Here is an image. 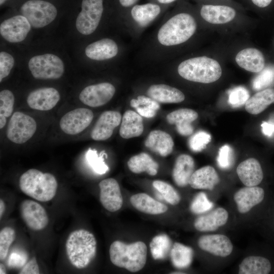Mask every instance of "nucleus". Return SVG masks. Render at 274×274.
Wrapping results in <instances>:
<instances>
[{"instance_id":"1","label":"nucleus","mask_w":274,"mask_h":274,"mask_svg":"<svg viewBox=\"0 0 274 274\" xmlns=\"http://www.w3.org/2000/svg\"><path fill=\"white\" fill-rule=\"evenodd\" d=\"M67 257L70 263L78 269L86 267L95 258L96 241L90 231L80 229L69 234L65 244Z\"/></svg>"},{"instance_id":"2","label":"nucleus","mask_w":274,"mask_h":274,"mask_svg":"<svg viewBox=\"0 0 274 274\" xmlns=\"http://www.w3.org/2000/svg\"><path fill=\"white\" fill-rule=\"evenodd\" d=\"M19 187L24 194L40 201L51 200L55 195L58 184L51 174L37 169H29L21 175Z\"/></svg>"},{"instance_id":"3","label":"nucleus","mask_w":274,"mask_h":274,"mask_svg":"<svg viewBox=\"0 0 274 274\" xmlns=\"http://www.w3.org/2000/svg\"><path fill=\"white\" fill-rule=\"evenodd\" d=\"M197 27L194 18L189 14L181 13L167 20L159 29L157 41L164 46H173L188 41Z\"/></svg>"},{"instance_id":"4","label":"nucleus","mask_w":274,"mask_h":274,"mask_svg":"<svg viewBox=\"0 0 274 274\" xmlns=\"http://www.w3.org/2000/svg\"><path fill=\"white\" fill-rule=\"evenodd\" d=\"M111 262L116 266L131 272H137L145 266L147 255V247L141 241L126 244L120 241L113 242L109 249Z\"/></svg>"},{"instance_id":"5","label":"nucleus","mask_w":274,"mask_h":274,"mask_svg":"<svg viewBox=\"0 0 274 274\" xmlns=\"http://www.w3.org/2000/svg\"><path fill=\"white\" fill-rule=\"evenodd\" d=\"M178 72L187 80L207 84L217 81L222 75V68L217 60L203 56L182 61L178 67Z\"/></svg>"},{"instance_id":"6","label":"nucleus","mask_w":274,"mask_h":274,"mask_svg":"<svg viewBox=\"0 0 274 274\" xmlns=\"http://www.w3.org/2000/svg\"><path fill=\"white\" fill-rule=\"evenodd\" d=\"M28 65L31 75L37 79H57L62 77L64 72L63 61L58 56L51 53L32 57Z\"/></svg>"},{"instance_id":"7","label":"nucleus","mask_w":274,"mask_h":274,"mask_svg":"<svg viewBox=\"0 0 274 274\" xmlns=\"http://www.w3.org/2000/svg\"><path fill=\"white\" fill-rule=\"evenodd\" d=\"M20 11L31 26L36 28L49 25L57 15L55 6L43 0H29L21 6Z\"/></svg>"},{"instance_id":"8","label":"nucleus","mask_w":274,"mask_h":274,"mask_svg":"<svg viewBox=\"0 0 274 274\" xmlns=\"http://www.w3.org/2000/svg\"><path fill=\"white\" fill-rule=\"evenodd\" d=\"M103 11V0H82L81 11L76 20L77 30L84 35L94 32L99 24Z\"/></svg>"},{"instance_id":"9","label":"nucleus","mask_w":274,"mask_h":274,"mask_svg":"<svg viewBox=\"0 0 274 274\" xmlns=\"http://www.w3.org/2000/svg\"><path fill=\"white\" fill-rule=\"evenodd\" d=\"M36 129L37 123L32 117L23 113L16 112L8 123L6 135L12 142L22 144L33 135Z\"/></svg>"},{"instance_id":"10","label":"nucleus","mask_w":274,"mask_h":274,"mask_svg":"<svg viewBox=\"0 0 274 274\" xmlns=\"http://www.w3.org/2000/svg\"><path fill=\"white\" fill-rule=\"evenodd\" d=\"M116 91L114 86L108 82L89 85L79 94V99L84 104L91 107H98L109 102Z\"/></svg>"},{"instance_id":"11","label":"nucleus","mask_w":274,"mask_h":274,"mask_svg":"<svg viewBox=\"0 0 274 274\" xmlns=\"http://www.w3.org/2000/svg\"><path fill=\"white\" fill-rule=\"evenodd\" d=\"M93 118V113L91 110L86 108H78L64 114L60 120L59 126L64 133L75 135L85 129Z\"/></svg>"},{"instance_id":"12","label":"nucleus","mask_w":274,"mask_h":274,"mask_svg":"<svg viewBox=\"0 0 274 274\" xmlns=\"http://www.w3.org/2000/svg\"><path fill=\"white\" fill-rule=\"evenodd\" d=\"M31 26L24 16L16 15L1 23L0 33L5 40L10 43H19L25 39Z\"/></svg>"},{"instance_id":"13","label":"nucleus","mask_w":274,"mask_h":274,"mask_svg":"<svg viewBox=\"0 0 274 274\" xmlns=\"http://www.w3.org/2000/svg\"><path fill=\"white\" fill-rule=\"evenodd\" d=\"M20 213L26 225L33 230H41L48 224L49 218L45 209L33 200L23 201L20 206Z\"/></svg>"},{"instance_id":"14","label":"nucleus","mask_w":274,"mask_h":274,"mask_svg":"<svg viewBox=\"0 0 274 274\" xmlns=\"http://www.w3.org/2000/svg\"><path fill=\"white\" fill-rule=\"evenodd\" d=\"M100 201L108 211L114 212L121 209L123 197L118 182L113 178H108L99 183Z\"/></svg>"},{"instance_id":"15","label":"nucleus","mask_w":274,"mask_h":274,"mask_svg":"<svg viewBox=\"0 0 274 274\" xmlns=\"http://www.w3.org/2000/svg\"><path fill=\"white\" fill-rule=\"evenodd\" d=\"M121 121V115L118 112L107 111L103 112L99 116L91 132V138L95 141L108 139Z\"/></svg>"},{"instance_id":"16","label":"nucleus","mask_w":274,"mask_h":274,"mask_svg":"<svg viewBox=\"0 0 274 274\" xmlns=\"http://www.w3.org/2000/svg\"><path fill=\"white\" fill-rule=\"evenodd\" d=\"M60 100V94L55 88L44 87L31 91L26 101L31 109L39 111H48L53 109Z\"/></svg>"},{"instance_id":"17","label":"nucleus","mask_w":274,"mask_h":274,"mask_svg":"<svg viewBox=\"0 0 274 274\" xmlns=\"http://www.w3.org/2000/svg\"><path fill=\"white\" fill-rule=\"evenodd\" d=\"M198 245L201 250L222 257L229 255L233 250L229 238L220 234L202 235L198 240Z\"/></svg>"},{"instance_id":"18","label":"nucleus","mask_w":274,"mask_h":274,"mask_svg":"<svg viewBox=\"0 0 274 274\" xmlns=\"http://www.w3.org/2000/svg\"><path fill=\"white\" fill-rule=\"evenodd\" d=\"M264 197V190L257 186H246L238 190L234 195L238 211L242 214L248 212L260 203Z\"/></svg>"},{"instance_id":"19","label":"nucleus","mask_w":274,"mask_h":274,"mask_svg":"<svg viewBox=\"0 0 274 274\" xmlns=\"http://www.w3.org/2000/svg\"><path fill=\"white\" fill-rule=\"evenodd\" d=\"M119 51L117 43L112 39L104 38L89 44L85 53L89 58L97 61L108 60L115 57Z\"/></svg>"},{"instance_id":"20","label":"nucleus","mask_w":274,"mask_h":274,"mask_svg":"<svg viewBox=\"0 0 274 274\" xmlns=\"http://www.w3.org/2000/svg\"><path fill=\"white\" fill-rule=\"evenodd\" d=\"M236 173L241 182L246 186H256L263 178L261 165L254 158L242 161L237 167Z\"/></svg>"},{"instance_id":"21","label":"nucleus","mask_w":274,"mask_h":274,"mask_svg":"<svg viewBox=\"0 0 274 274\" xmlns=\"http://www.w3.org/2000/svg\"><path fill=\"white\" fill-rule=\"evenodd\" d=\"M197 113L190 109H180L169 113L166 116L168 123L176 125L178 132L183 136L191 134L193 127L191 123L198 118Z\"/></svg>"},{"instance_id":"22","label":"nucleus","mask_w":274,"mask_h":274,"mask_svg":"<svg viewBox=\"0 0 274 274\" xmlns=\"http://www.w3.org/2000/svg\"><path fill=\"white\" fill-rule=\"evenodd\" d=\"M228 218L227 211L222 208H218L210 213L198 217L194 221L195 229L199 231H212L227 222Z\"/></svg>"},{"instance_id":"23","label":"nucleus","mask_w":274,"mask_h":274,"mask_svg":"<svg viewBox=\"0 0 274 274\" xmlns=\"http://www.w3.org/2000/svg\"><path fill=\"white\" fill-rule=\"evenodd\" d=\"M237 64L245 70L258 73L262 71L265 65L262 52L253 48H248L240 51L235 56Z\"/></svg>"},{"instance_id":"24","label":"nucleus","mask_w":274,"mask_h":274,"mask_svg":"<svg viewBox=\"0 0 274 274\" xmlns=\"http://www.w3.org/2000/svg\"><path fill=\"white\" fill-rule=\"evenodd\" d=\"M200 15L209 23L224 24L234 18L236 12L234 9L227 6L206 5L201 7Z\"/></svg>"},{"instance_id":"25","label":"nucleus","mask_w":274,"mask_h":274,"mask_svg":"<svg viewBox=\"0 0 274 274\" xmlns=\"http://www.w3.org/2000/svg\"><path fill=\"white\" fill-rule=\"evenodd\" d=\"M194 167V161L191 156L184 154L179 155L176 160L172 173L176 184L182 187L189 184Z\"/></svg>"},{"instance_id":"26","label":"nucleus","mask_w":274,"mask_h":274,"mask_svg":"<svg viewBox=\"0 0 274 274\" xmlns=\"http://www.w3.org/2000/svg\"><path fill=\"white\" fill-rule=\"evenodd\" d=\"M145 145L151 151L165 157L173 151L174 143L168 133L162 130H154L149 133Z\"/></svg>"},{"instance_id":"27","label":"nucleus","mask_w":274,"mask_h":274,"mask_svg":"<svg viewBox=\"0 0 274 274\" xmlns=\"http://www.w3.org/2000/svg\"><path fill=\"white\" fill-rule=\"evenodd\" d=\"M219 182L216 170L213 167L207 165L194 171L189 184L194 189L212 190Z\"/></svg>"},{"instance_id":"28","label":"nucleus","mask_w":274,"mask_h":274,"mask_svg":"<svg viewBox=\"0 0 274 274\" xmlns=\"http://www.w3.org/2000/svg\"><path fill=\"white\" fill-rule=\"evenodd\" d=\"M149 97L158 102L179 103L185 99V95L178 89L165 84H154L147 90Z\"/></svg>"},{"instance_id":"29","label":"nucleus","mask_w":274,"mask_h":274,"mask_svg":"<svg viewBox=\"0 0 274 274\" xmlns=\"http://www.w3.org/2000/svg\"><path fill=\"white\" fill-rule=\"evenodd\" d=\"M144 130L143 119L141 116L131 110L126 111L121 120L119 134L123 139L137 137Z\"/></svg>"},{"instance_id":"30","label":"nucleus","mask_w":274,"mask_h":274,"mask_svg":"<svg viewBox=\"0 0 274 274\" xmlns=\"http://www.w3.org/2000/svg\"><path fill=\"white\" fill-rule=\"evenodd\" d=\"M130 201L138 211L148 214H160L165 213L168 209L166 205L145 193L132 195Z\"/></svg>"},{"instance_id":"31","label":"nucleus","mask_w":274,"mask_h":274,"mask_svg":"<svg viewBox=\"0 0 274 274\" xmlns=\"http://www.w3.org/2000/svg\"><path fill=\"white\" fill-rule=\"evenodd\" d=\"M274 103V89L266 88L250 97L245 105V110L252 115L260 114Z\"/></svg>"},{"instance_id":"32","label":"nucleus","mask_w":274,"mask_h":274,"mask_svg":"<svg viewBox=\"0 0 274 274\" xmlns=\"http://www.w3.org/2000/svg\"><path fill=\"white\" fill-rule=\"evenodd\" d=\"M160 11L158 5L147 3L134 5L131 9V15L138 25L145 27L155 19Z\"/></svg>"},{"instance_id":"33","label":"nucleus","mask_w":274,"mask_h":274,"mask_svg":"<svg viewBox=\"0 0 274 274\" xmlns=\"http://www.w3.org/2000/svg\"><path fill=\"white\" fill-rule=\"evenodd\" d=\"M271 264L267 258L258 256L245 258L239 266V274H267L271 270Z\"/></svg>"},{"instance_id":"34","label":"nucleus","mask_w":274,"mask_h":274,"mask_svg":"<svg viewBox=\"0 0 274 274\" xmlns=\"http://www.w3.org/2000/svg\"><path fill=\"white\" fill-rule=\"evenodd\" d=\"M129 169L133 173L146 172L151 176L157 174L158 164L146 153H141L131 157L127 162Z\"/></svg>"},{"instance_id":"35","label":"nucleus","mask_w":274,"mask_h":274,"mask_svg":"<svg viewBox=\"0 0 274 274\" xmlns=\"http://www.w3.org/2000/svg\"><path fill=\"white\" fill-rule=\"evenodd\" d=\"M173 265L178 268H187L191 264L193 251L191 247L175 243L170 252Z\"/></svg>"},{"instance_id":"36","label":"nucleus","mask_w":274,"mask_h":274,"mask_svg":"<svg viewBox=\"0 0 274 274\" xmlns=\"http://www.w3.org/2000/svg\"><path fill=\"white\" fill-rule=\"evenodd\" d=\"M171 241L166 234H160L153 238L150 244L152 257L155 260L165 259L171 250Z\"/></svg>"},{"instance_id":"37","label":"nucleus","mask_w":274,"mask_h":274,"mask_svg":"<svg viewBox=\"0 0 274 274\" xmlns=\"http://www.w3.org/2000/svg\"><path fill=\"white\" fill-rule=\"evenodd\" d=\"M152 185L166 202L172 205H176L179 203L181 197L170 184L162 181L156 180L153 182Z\"/></svg>"},{"instance_id":"38","label":"nucleus","mask_w":274,"mask_h":274,"mask_svg":"<svg viewBox=\"0 0 274 274\" xmlns=\"http://www.w3.org/2000/svg\"><path fill=\"white\" fill-rule=\"evenodd\" d=\"M15 231L11 227H5L0 231V259H6L9 248L15 238Z\"/></svg>"},{"instance_id":"39","label":"nucleus","mask_w":274,"mask_h":274,"mask_svg":"<svg viewBox=\"0 0 274 274\" xmlns=\"http://www.w3.org/2000/svg\"><path fill=\"white\" fill-rule=\"evenodd\" d=\"M87 161L93 170L97 174L102 175L109 170L102 156H99L97 151L89 149L86 153Z\"/></svg>"},{"instance_id":"40","label":"nucleus","mask_w":274,"mask_h":274,"mask_svg":"<svg viewBox=\"0 0 274 274\" xmlns=\"http://www.w3.org/2000/svg\"><path fill=\"white\" fill-rule=\"evenodd\" d=\"M214 206L205 193H198L194 198L190 204V209L194 214H201L212 209Z\"/></svg>"},{"instance_id":"41","label":"nucleus","mask_w":274,"mask_h":274,"mask_svg":"<svg viewBox=\"0 0 274 274\" xmlns=\"http://www.w3.org/2000/svg\"><path fill=\"white\" fill-rule=\"evenodd\" d=\"M15 98L9 90L5 89L0 92V115L10 117L13 111Z\"/></svg>"},{"instance_id":"42","label":"nucleus","mask_w":274,"mask_h":274,"mask_svg":"<svg viewBox=\"0 0 274 274\" xmlns=\"http://www.w3.org/2000/svg\"><path fill=\"white\" fill-rule=\"evenodd\" d=\"M211 140V135L207 132L199 131L189 140L190 149L194 152H199L206 148Z\"/></svg>"},{"instance_id":"43","label":"nucleus","mask_w":274,"mask_h":274,"mask_svg":"<svg viewBox=\"0 0 274 274\" xmlns=\"http://www.w3.org/2000/svg\"><path fill=\"white\" fill-rule=\"evenodd\" d=\"M249 98L248 91L243 87L238 86L230 91L228 102L232 107L237 108L245 105Z\"/></svg>"},{"instance_id":"44","label":"nucleus","mask_w":274,"mask_h":274,"mask_svg":"<svg viewBox=\"0 0 274 274\" xmlns=\"http://www.w3.org/2000/svg\"><path fill=\"white\" fill-rule=\"evenodd\" d=\"M14 58L12 55L5 51L0 53V82L7 77L14 66Z\"/></svg>"},{"instance_id":"45","label":"nucleus","mask_w":274,"mask_h":274,"mask_svg":"<svg viewBox=\"0 0 274 274\" xmlns=\"http://www.w3.org/2000/svg\"><path fill=\"white\" fill-rule=\"evenodd\" d=\"M233 152L231 147L228 145L222 146L218 152V164L223 169L229 168L232 163Z\"/></svg>"},{"instance_id":"46","label":"nucleus","mask_w":274,"mask_h":274,"mask_svg":"<svg viewBox=\"0 0 274 274\" xmlns=\"http://www.w3.org/2000/svg\"><path fill=\"white\" fill-rule=\"evenodd\" d=\"M273 73L269 70L263 71L255 78L253 87L255 90H259L265 88L270 85L273 80Z\"/></svg>"},{"instance_id":"47","label":"nucleus","mask_w":274,"mask_h":274,"mask_svg":"<svg viewBox=\"0 0 274 274\" xmlns=\"http://www.w3.org/2000/svg\"><path fill=\"white\" fill-rule=\"evenodd\" d=\"M130 104L131 107L135 109L139 107H147L156 111L160 109L158 102L150 97H146L144 95H140L138 96L136 99H131Z\"/></svg>"},{"instance_id":"48","label":"nucleus","mask_w":274,"mask_h":274,"mask_svg":"<svg viewBox=\"0 0 274 274\" xmlns=\"http://www.w3.org/2000/svg\"><path fill=\"white\" fill-rule=\"evenodd\" d=\"M27 257L25 254H22L21 252H13L10 255L8 260V265L10 267H21L24 266L27 261Z\"/></svg>"},{"instance_id":"49","label":"nucleus","mask_w":274,"mask_h":274,"mask_svg":"<svg viewBox=\"0 0 274 274\" xmlns=\"http://www.w3.org/2000/svg\"><path fill=\"white\" fill-rule=\"evenodd\" d=\"M20 274H38L40 273L39 266L36 258L33 257L26 263L19 272Z\"/></svg>"},{"instance_id":"50","label":"nucleus","mask_w":274,"mask_h":274,"mask_svg":"<svg viewBox=\"0 0 274 274\" xmlns=\"http://www.w3.org/2000/svg\"><path fill=\"white\" fill-rule=\"evenodd\" d=\"M135 109L138 114L146 118L154 117L156 114V110L147 107H139Z\"/></svg>"},{"instance_id":"51","label":"nucleus","mask_w":274,"mask_h":274,"mask_svg":"<svg viewBox=\"0 0 274 274\" xmlns=\"http://www.w3.org/2000/svg\"><path fill=\"white\" fill-rule=\"evenodd\" d=\"M252 1L256 6L260 8H264L268 6L272 0H252Z\"/></svg>"},{"instance_id":"52","label":"nucleus","mask_w":274,"mask_h":274,"mask_svg":"<svg viewBox=\"0 0 274 274\" xmlns=\"http://www.w3.org/2000/svg\"><path fill=\"white\" fill-rule=\"evenodd\" d=\"M139 0H119L121 5L125 8L134 5Z\"/></svg>"},{"instance_id":"53","label":"nucleus","mask_w":274,"mask_h":274,"mask_svg":"<svg viewBox=\"0 0 274 274\" xmlns=\"http://www.w3.org/2000/svg\"><path fill=\"white\" fill-rule=\"evenodd\" d=\"M6 206L4 201L1 199H0V218H2V217L5 211Z\"/></svg>"},{"instance_id":"54","label":"nucleus","mask_w":274,"mask_h":274,"mask_svg":"<svg viewBox=\"0 0 274 274\" xmlns=\"http://www.w3.org/2000/svg\"><path fill=\"white\" fill-rule=\"evenodd\" d=\"M7 118L3 116L0 115V128H3L6 125L7 122Z\"/></svg>"},{"instance_id":"55","label":"nucleus","mask_w":274,"mask_h":274,"mask_svg":"<svg viewBox=\"0 0 274 274\" xmlns=\"http://www.w3.org/2000/svg\"><path fill=\"white\" fill-rule=\"evenodd\" d=\"M6 269L5 266L2 264H0V273L1 274H5L6 273Z\"/></svg>"},{"instance_id":"56","label":"nucleus","mask_w":274,"mask_h":274,"mask_svg":"<svg viewBox=\"0 0 274 274\" xmlns=\"http://www.w3.org/2000/svg\"><path fill=\"white\" fill-rule=\"evenodd\" d=\"M161 4H167L174 2L176 0H157Z\"/></svg>"},{"instance_id":"57","label":"nucleus","mask_w":274,"mask_h":274,"mask_svg":"<svg viewBox=\"0 0 274 274\" xmlns=\"http://www.w3.org/2000/svg\"><path fill=\"white\" fill-rule=\"evenodd\" d=\"M7 0H0V5H2L4 3H5Z\"/></svg>"},{"instance_id":"58","label":"nucleus","mask_w":274,"mask_h":274,"mask_svg":"<svg viewBox=\"0 0 274 274\" xmlns=\"http://www.w3.org/2000/svg\"><path fill=\"white\" fill-rule=\"evenodd\" d=\"M270 124H271V127L272 130L273 132L274 133V123H270Z\"/></svg>"},{"instance_id":"59","label":"nucleus","mask_w":274,"mask_h":274,"mask_svg":"<svg viewBox=\"0 0 274 274\" xmlns=\"http://www.w3.org/2000/svg\"><path fill=\"white\" fill-rule=\"evenodd\" d=\"M171 273H174H174H177V274L180 273V274H182V273H185L182 272H172Z\"/></svg>"}]
</instances>
